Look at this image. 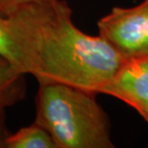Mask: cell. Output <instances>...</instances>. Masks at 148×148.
<instances>
[{
    "label": "cell",
    "mask_w": 148,
    "mask_h": 148,
    "mask_svg": "<svg viewBox=\"0 0 148 148\" xmlns=\"http://www.w3.org/2000/svg\"><path fill=\"white\" fill-rule=\"evenodd\" d=\"M20 70L38 83L102 93L126 59L99 35L85 34L64 0H38L8 17Z\"/></svg>",
    "instance_id": "cell-1"
},
{
    "label": "cell",
    "mask_w": 148,
    "mask_h": 148,
    "mask_svg": "<svg viewBox=\"0 0 148 148\" xmlns=\"http://www.w3.org/2000/svg\"><path fill=\"white\" fill-rule=\"evenodd\" d=\"M95 93L59 83H38L35 122L57 148H114L108 115Z\"/></svg>",
    "instance_id": "cell-2"
},
{
    "label": "cell",
    "mask_w": 148,
    "mask_h": 148,
    "mask_svg": "<svg viewBox=\"0 0 148 148\" xmlns=\"http://www.w3.org/2000/svg\"><path fill=\"white\" fill-rule=\"evenodd\" d=\"M99 36L125 59L148 56V0L114 7L97 22Z\"/></svg>",
    "instance_id": "cell-3"
},
{
    "label": "cell",
    "mask_w": 148,
    "mask_h": 148,
    "mask_svg": "<svg viewBox=\"0 0 148 148\" xmlns=\"http://www.w3.org/2000/svg\"><path fill=\"white\" fill-rule=\"evenodd\" d=\"M102 93L126 103L148 123V56L126 59Z\"/></svg>",
    "instance_id": "cell-4"
},
{
    "label": "cell",
    "mask_w": 148,
    "mask_h": 148,
    "mask_svg": "<svg viewBox=\"0 0 148 148\" xmlns=\"http://www.w3.org/2000/svg\"><path fill=\"white\" fill-rule=\"evenodd\" d=\"M25 74L0 55V109L5 110L25 96Z\"/></svg>",
    "instance_id": "cell-5"
},
{
    "label": "cell",
    "mask_w": 148,
    "mask_h": 148,
    "mask_svg": "<svg viewBox=\"0 0 148 148\" xmlns=\"http://www.w3.org/2000/svg\"><path fill=\"white\" fill-rule=\"evenodd\" d=\"M6 148H57L52 137L36 122L23 127L5 140Z\"/></svg>",
    "instance_id": "cell-6"
},
{
    "label": "cell",
    "mask_w": 148,
    "mask_h": 148,
    "mask_svg": "<svg viewBox=\"0 0 148 148\" xmlns=\"http://www.w3.org/2000/svg\"><path fill=\"white\" fill-rule=\"evenodd\" d=\"M0 55L11 62L21 72L18 51L12 37L8 17L2 16H0Z\"/></svg>",
    "instance_id": "cell-7"
},
{
    "label": "cell",
    "mask_w": 148,
    "mask_h": 148,
    "mask_svg": "<svg viewBox=\"0 0 148 148\" xmlns=\"http://www.w3.org/2000/svg\"><path fill=\"white\" fill-rule=\"evenodd\" d=\"M35 1L38 0H0V16L10 17L23 6Z\"/></svg>",
    "instance_id": "cell-8"
},
{
    "label": "cell",
    "mask_w": 148,
    "mask_h": 148,
    "mask_svg": "<svg viewBox=\"0 0 148 148\" xmlns=\"http://www.w3.org/2000/svg\"><path fill=\"white\" fill-rule=\"evenodd\" d=\"M4 112H5V110L0 109V148H4L5 147L6 138L10 135L8 133L7 128H6Z\"/></svg>",
    "instance_id": "cell-9"
}]
</instances>
